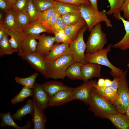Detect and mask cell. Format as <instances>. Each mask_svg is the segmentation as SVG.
Segmentation results:
<instances>
[{
    "label": "cell",
    "instance_id": "1",
    "mask_svg": "<svg viewBox=\"0 0 129 129\" xmlns=\"http://www.w3.org/2000/svg\"><path fill=\"white\" fill-rule=\"evenodd\" d=\"M90 96L89 110L93 112L95 116L106 118L108 113L119 112L116 107L101 95L94 87L91 89Z\"/></svg>",
    "mask_w": 129,
    "mask_h": 129
},
{
    "label": "cell",
    "instance_id": "2",
    "mask_svg": "<svg viewBox=\"0 0 129 129\" xmlns=\"http://www.w3.org/2000/svg\"><path fill=\"white\" fill-rule=\"evenodd\" d=\"M79 7L81 15L86 22L89 32L101 22H105L108 27H112L111 22L108 17L106 12L97 10L91 4H81Z\"/></svg>",
    "mask_w": 129,
    "mask_h": 129
},
{
    "label": "cell",
    "instance_id": "3",
    "mask_svg": "<svg viewBox=\"0 0 129 129\" xmlns=\"http://www.w3.org/2000/svg\"><path fill=\"white\" fill-rule=\"evenodd\" d=\"M112 46V45L109 44L106 48L99 51L92 53H86L85 54V60L86 63H94L107 67L111 70L110 74L112 76H119L123 70L113 65L107 56Z\"/></svg>",
    "mask_w": 129,
    "mask_h": 129
},
{
    "label": "cell",
    "instance_id": "4",
    "mask_svg": "<svg viewBox=\"0 0 129 129\" xmlns=\"http://www.w3.org/2000/svg\"><path fill=\"white\" fill-rule=\"evenodd\" d=\"M71 54L63 55L56 60L48 63L47 70L48 78L63 79L66 76L68 67L75 62Z\"/></svg>",
    "mask_w": 129,
    "mask_h": 129
},
{
    "label": "cell",
    "instance_id": "5",
    "mask_svg": "<svg viewBox=\"0 0 129 129\" xmlns=\"http://www.w3.org/2000/svg\"><path fill=\"white\" fill-rule=\"evenodd\" d=\"M125 71L122 72L117 91L116 99L113 103L118 112L124 114L129 104V88L126 74L129 68V63Z\"/></svg>",
    "mask_w": 129,
    "mask_h": 129
},
{
    "label": "cell",
    "instance_id": "6",
    "mask_svg": "<svg viewBox=\"0 0 129 129\" xmlns=\"http://www.w3.org/2000/svg\"><path fill=\"white\" fill-rule=\"evenodd\" d=\"M86 44V53H92L103 48L107 42L106 34L102 30L100 23L96 25L90 32Z\"/></svg>",
    "mask_w": 129,
    "mask_h": 129
},
{
    "label": "cell",
    "instance_id": "7",
    "mask_svg": "<svg viewBox=\"0 0 129 129\" xmlns=\"http://www.w3.org/2000/svg\"><path fill=\"white\" fill-rule=\"evenodd\" d=\"M87 29V27L86 24L81 29L76 38L69 44L70 53L75 62L83 64L86 63L84 54L86 49V44L84 40V35Z\"/></svg>",
    "mask_w": 129,
    "mask_h": 129
},
{
    "label": "cell",
    "instance_id": "8",
    "mask_svg": "<svg viewBox=\"0 0 129 129\" xmlns=\"http://www.w3.org/2000/svg\"><path fill=\"white\" fill-rule=\"evenodd\" d=\"M18 55L28 62L34 70L39 72L46 79L48 78L47 63L43 56L36 52L30 53L18 52Z\"/></svg>",
    "mask_w": 129,
    "mask_h": 129
},
{
    "label": "cell",
    "instance_id": "9",
    "mask_svg": "<svg viewBox=\"0 0 129 129\" xmlns=\"http://www.w3.org/2000/svg\"><path fill=\"white\" fill-rule=\"evenodd\" d=\"M97 83L96 81L91 80L84 81L79 86L73 88V100L81 101L89 105L90 100L91 90Z\"/></svg>",
    "mask_w": 129,
    "mask_h": 129
},
{
    "label": "cell",
    "instance_id": "10",
    "mask_svg": "<svg viewBox=\"0 0 129 129\" xmlns=\"http://www.w3.org/2000/svg\"><path fill=\"white\" fill-rule=\"evenodd\" d=\"M32 89L33 99L38 109L43 112L46 108L49 106L51 97L43 89L42 84L35 82Z\"/></svg>",
    "mask_w": 129,
    "mask_h": 129
},
{
    "label": "cell",
    "instance_id": "11",
    "mask_svg": "<svg viewBox=\"0 0 129 129\" xmlns=\"http://www.w3.org/2000/svg\"><path fill=\"white\" fill-rule=\"evenodd\" d=\"M69 44L67 43L54 44L48 53L43 57L45 61L47 63H50L62 56L71 54Z\"/></svg>",
    "mask_w": 129,
    "mask_h": 129
},
{
    "label": "cell",
    "instance_id": "12",
    "mask_svg": "<svg viewBox=\"0 0 129 129\" xmlns=\"http://www.w3.org/2000/svg\"><path fill=\"white\" fill-rule=\"evenodd\" d=\"M38 40L36 52L44 57L48 53L54 44V36L43 34L40 35Z\"/></svg>",
    "mask_w": 129,
    "mask_h": 129
},
{
    "label": "cell",
    "instance_id": "13",
    "mask_svg": "<svg viewBox=\"0 0 129 129\" xmlns=\"http://www.w3.org/2000/svg\"><path fill=\"white\" fill-rule=\"evenodd\" d=\"M60 91L51 97L49 106H58L73 100V89Z\"/></svg>",
    "mask_w": 129,
    "mask_h": 129
},
{
    "label": "cell",
    "instance_id": "14",
    "mask_svg": "<svg viewBox=\"0 0 129 129\" xmlns=\"http://www.w3.org/2000/svg\"><path fill=\"white\" fill-rule=\"evenodd\" d=\"M101 69V65L98 64L88 63L83 64L81 70L82 80L86 81L94 77H100Z\"/></svg>",
    "mask_w": 129,
    "mask_h": 129
},
{
    "label": "cell",
    "instance_id": "15",
    "mask_svg": "<svg viewBox=\"0 0 129 129\" xmlns=\"http://www.w3.org/2000/svg\"><path fill=\"white\" fill-rule=\"evenodd\" d=\"M40 34H30L26 35L23 38L20 50L18 52L30 53L36 52Z\"/></svg>",
    "mask_w": 129,
    "mask_h": 129
},
{
    "label": "cell",
    "instance_id": "16",
    "mask_svg": "<svg viewBox=\"0 0 129 129\" xmlns=\"http://www.w3.org/2000/svg\"><path fill=\"white\" fill-rule=\"evenodd\" d=\"M42 85L43 89L51 97L60 91L71 89L73 88L56 81H48L42 84Z\"/></svg>",
    "mask_w": 129,
    "mask_h": 129
},
{
    "label": "cell",
    "instance_id": "17",
    "mask_svg": "<svg viewBox=\"0 0 129 129\" xmlns=\"http://www.w3.org/2000/svg\"><path fill=\"white\" fill-rule=\"evenodd\" d=\"M106 118L109 120L118 129H129V122L124 114L119 112L108 113Z\"/></svg>",
    "mask_w": 129,
    "mask_h": 129
},
{
    "label": "cell",
    "instance_id": "18",
    "mask_svg": "<svg viewBox=\"0 0 129 129\" xmlns=\"http://www.w3.org/2000/svg\"><path fill=\"white\" fill-rule=\"evenodd\" d=\"M6 34L10 37L9 42L15 52H18L22 40L26 35L22 31H19L11 29H9Z\"/></svg>",
    "mask_w": 129,
    "mask_h": 129
},
{
    "label": "cell",
    "instance_id": "19",
    "mask_svg": "<svg viewBox=\"0 0 129 129\" xmlns=\"http://www.w3.org/2000/svg\"><path fill=\"white\" fill-rule=\"evenodd\" d=\"M5 12V17L2 22L4 25L8 29L22 31V27L17 21L16 13L12 9Z\"/></svg>",
    "mask_w": 129,
    "mask_h": 129
},
{
    "label": "cell",
    "instance_id": "20",
    "mask_svg": "<svg viewBox=\"0 0 129 129\" xmlns=\"http://www.w3.org/2000/svg\"><path fill=\"white\" fill-rule=\"evenodd\" d=\"M0 117L1 120L0 126L1 127L8 126L12 127L16 129H28L32 126L31 122L29 120L27 121L25 125L22 127L19 126L14 121L10 111L5 113H0Z\"/></svg>",
    "mask_w": 129,
    "mask_h": 129
},
{
    "label": "cell",
    "instance_id": "21",
    "mask_svg": "<svg viewBox=\"0 0 129 129\" xmlns=\"http://www.w3.org/2000/svg\"><path fill=\"white\" fill-rule=\"evenodd\" d=\"M33 101V110L32 115L34 129H44L47 121L46 117L43 112L39 110L37 108L34 101Z\"/></svg>",
    "mask_w": 129,
    "mask_h": 129
},
{
    "label": "cell",
    "instance_id": "22",
    "mask_svg": "<svg viewBox=\"0 0 129 129\" xmlns=\"http://www.w3.org/2000/svg\"><path fill=\"white\" fill-rule=\"evenodd\" d=\"M119 17L123 24L126 33L120 41L112 45V48H119L122 50L129 49V22L125 20L121 15Z\"/></svg>",
    "mask_w": 129,
    "mask_h": 129
},
{
    "label": "cell",
    "instance_id": "23",
    "mask_svg": "<svg viewBox=\"0 0 129 129\" xmlns=\"http://www.w3.org/2000/svg\"><path fill=\"white\" fill-rule=\"evenodd\" d=\"M33 100L29 99L23 106L11 115L14 120L20 121L25 115L33 113L34 106Z\"/></svg>",
    "mask_w": 129,
    "mask_h": 129
},
{
    "label": "cell",
    "instance_id": "24",
    "mask_svg": "<svg viewBox=\"0 0 129 129\" xmlns=\"http://www.w3.org/2000/svg\"><path fill=\"white\" fill-rule=\"evenodd\" d=\"M22 31L26 35L30 34H40L44 32L51 33L42 25L41 22L37 20L23 27Z\"/></svg>",
    "mask_w": 129,
    "mask_h": 129
},
{
    "label": "cell",
    "instance_id": "25",
    "mask_svg": "<svg viewBox=\"0 0 129 129\" xmlns=\"http://www.w3.org/2000/svg\"><path fill=\"white\" fill-rule=\"evenodd\" d=\"M83 65L81 63L75 62L67 68L66 72V76L72 80H82L81 70Z\"/></svg>",
    "mask_w": 129,
    "mask_h": 129
},
{
    "label": "cell",
    "instance_id": "26",
    "mask_svg": "<svg viewBox=\"0 0 129 129\" xmlns=\"http://www.w3.org/2000/svg\"><path fill=\"white\" fill-rule=\"evenodd\" d=\"M94 87L101 95L113 104L117 97V91L110 86L100 87L97 83Z\"/></svg>",
    "mask_w": 129,
    "mask_h": 129
},
{
    "label": "cell",
    "instance_id": "27",
    "mask_svg": "<svg viewBox=\"0 0 129 129\" xmlns=\"http://www.w3.org/2000/svg\"><path fill=\"white\" fill-rule=\"evenodd\" d=\"M110 4L109 10L106 12L107 15L112 14L113 16L119 20V16L121 15V8L125 0H107Z\"/></svg>",
    "mask_w": 129,
    "mask_h": 129
},
{
    "label": "cell",
    "instance_id": "28",
    "mask_svg": "<svg viewBox=\"0 0 129 129\" xmlns=\"http://www.w3.org/2000/svg\"><path fill=\"white\" fill-rule=\"evenodd\" d=\"M79 6L58 2L55 5L56 11L61 16L71 13H80Z\"/></svg>",
    "mask_w": 129,
    "mask_h": 129
},
{
    "label": "cell",
    "instance_id": "29",
    "mask_svg": "<svg viewBox=\"0 0 129 129\" xmlns=\"http://www.w3.org/2000/svg\"><path fill=\"white\" fill-rule=\"evenodd\" d=\"M86 24V22L83 20L74 24L66 26L64 30L72 41L76 38L81 29Z\"/></svg>",
    "mask_w": 129,
    "mask_h": 129
},
{
    "label": "cell",
    "instance_id": "30",
    "mask_svg": "<svg viewBox=\"0 0 129 129\" xmlns=\"http://www.w3.org/2000/svg\"><path fill=\"white\" fill-rule=\"evenodd\" d=\"M15 52L10 43L8 36L6 34L0 40V57L11 54Z\"/></svg>",
    "mask_w": 129,
    "mask_h": 129
},
{
    "label": "cell",
    "instance_id": "31",
    "mask_svg": "<svg viewBox=\"0 0 129 129\" xmlns=\"http://www.w3.org/2000/svg\"><path fill=\"white\" fill-rule=\"evenodd\" d=\"M38 75V73L36 72L26 77L21 78L16 76L15 77V80L17 83L23 86L32 89Z\"/></svg>",
    "mask_w": 129,
    "mask_h": 129
},
{
    "label": "cell",
    "instance_id": "32",
    "mask_svg": "<svg viewBox=\"0 0 129 129\" xmlns=\"http://www.w3.org/2000/svg\"><path fill=\"white\" fill-rule=\"evenodd\" d=\"M33 93L32 89L23 86L20 92L12 99L11 102L13 104H15L22 102L26 98L32 97Z\"/></svg>",
    "mask_w": 129,
    "mask_h": 129
},
{
    "label": "cell",
    "instance_id": "33",
    "mask_svg": "<svg viewBox=\"0 0 129 129\" xmlns=\"http://www.w3.org/2000/svg\"><path fill=\"white\" fill-rule=\"evenodd\" d=\"M41 11L35 7L32 0H28L27 13L28 15L29 24L37 21Z\"/></svg>",
    "mask_w": 129,
    "mask_h": 129
},
{
    "label": "cell",
    "instance_id": "34",
    "mask_svg": "<svg viewBox=\"0 0 129 129\" xmlns=\"http://www.w3.org/2000/svg\"><path fill=\"white\" fill-rule=\"evenodd\" d=\"M66 26L75 24L83 20L80 12L71 13L61 16Z\"/></svg>",
    "mask_w": 129,
    "mask_h": 129
},
{
    "label": "cell",
    "instance_id": "35",
    "mask_svg": "<svg viewBox=\"0 0 129 129\" xmlns=\"http://www.w3.org/2000/svg\"><path fill=\"white\" fill-rule=\"evenodd\" d=\"M36 9L41 12L55 5L57 2L54 0H32Z\"/></svg>",
    "mask_w": 129,
    "mask_h": 129
},
{
    "label": "cell",
    "instance_id": "36",
    "mask_svg": "<svg viewBox=\"0 0 129 129\" xmlns=\"http://www.w3.org/2000/svg\"><path fill=\"white\" fill-rule=\"evenodd\" d=\"M28 0H17L12 5V9L16 13L21 12H27Z\"/></svg>",
    "mask_w": 129,
    "mask_h": 129
},
{
    "label": "cell",
    "instance_id": "37",
    "mask_svg": "<svg viewBox=\"0 0 129 129\" xmlns=\"http://www.w3.org/2000/svg\"><path fill=\"white\" fill-rule=\"evenodd\" d=\"M56 11L55 5L41 12L37 21L42 22L49 19Z\"/></svg>",
    "mask_w": 129,
    "mask_h": 129
},
{
    "label": "cell",
    "instance_id": "38",
    "mask_svg": "<svg viewBox=\"0 0 129 129\" xmlns=\"http://www.w3.org/2000/svg\"><path fill=\"white\" fill-rule=\"evenodd\" d=\"M66 26L65 22L60 16L52 26L51 32L54 34L59 32L62 30H64Z\"/></svg>",
    "mask_w": 129,
    "mask_h": 129
},
{
    "label": "cell",
    "instance_id": "39",
    "mask_svg": "<svg viewBox=\"0 0 129 129\" xmlns=\"http://www.w3.org/2000/svg\"><path fill=\"white\" fill-rule=\"evenodd\" d=\"M55 42L57 43H70L72 41L65 33L64 30L54 34Z\"/></svg>",
    "mask_w": 129,
    "mask_h": 129
},
{
    "label": "cell",
    "instance_id": "40",
    "mask_svg": "<svg viewBox=\"0 0 129 129\" xmlns=\"http://www.w3.org/2000/svg\"><path fill=\"white\" fill-rule=\"evenodd\" d=\"M16 14L18 22L22 28L29 24V18L27 12H21Z\"/></svg>",
    "mask_w": 129,
    "mask_h": 129
},
{
    "label": "cell",
    "instance_id": "41",
    "mask_svg": "<svg viewBox=\"0 0 129 129\" xmlns=\"http://www.w3.org/2000/svg\"><path fill=\"white\" fill-rule=\"evenodd\" d=\"M60 16H61L56 10L49 19L41 23L42 25L51 32L50 29L52 26L54 24L58 18Z\"/></svg>",
    "mask_w": 129,
    "mask_h": 129
},
{
    "label": "cell",
    "instance_id": "42",
    "mask_svg": "<svg viewBox=\"0 0 129 129\" xmlns=\"http://www.w3.org/2000/svg\"><path fill=\"white\" fill-rule=\"evenodd\" d=\"M56 2L68 3L77 6L81 4L91 5L89 0H54Z\"/></svg>",
    "mask_w": 129,
    "mask_h": 129
},
{
    "label": "cell",
    "instance_id": "43",
    "mask_svg": "<svg viewBox=\"0 0 129 129\" xmlns=\"http://www.w3.org/2000/svg\"><path fill=\"white\" fill-rule=\"evenodd\" d=\"M0 8L5 12L12 9V5L8 0H0Z\"/></svg>",
    "mask_w": 129,
    "mask_h": 129
},
{
    "label": "cell",
    "instance_id": "44",
    "mask_svg": "<svg viewBox=\"0 0 129 129\" xmlns=\"http://www.w3.org/2000/svg\"><path fill=\"white\" fill-rule=\"evenodd\" d=\"M124 13L123 17L129 18V0H125L121 9Z\"/></svg>",
    "mask_w": 129,
    "mask_h": 129
},
{
    "label": "cell",
    "instance_id": "45",
    "mask_svg": "<svg viewBox=\"0 0 129 129\" xmlns=\"http://www.w3.org/2000/svg\"><path fill=\"white\" fill-rule=\"evenodd\" d=\"M120 76L114 77L112 83L109 86L113 87L115 90L117 91L118 87L119 84L120 79Z\"/></svg>",
    "mask_w": 129,
    "mask_h": 129
},
{
    "label": "cell",
    "instance_id": "46",
    "mask_svg": "<svg viewBox=\"0 0 129 129\" xmlns=\"http://www.w3.org/2000/svg\"><path fill=\"white\" fill-rule=\"evenodd\" d=\"M8 29L3 24L2 22H0V40L6 34Z\"/></svg>",
    "mask_w": 129,
    "mask_h": 129
},
{
    "label": "cell",
    "instance_id": "47",
    "mask_svg": "<svg viewBox=\"0 0 129 129\" xmlns=\"http://www.w3.org/2000/svg\"><path fill=\"white\" fill-rule=\"evenodd\" d=\"M105 80L103 78L99 79L97 82V86L100 87L105 86Z\"/></svg>",
    "mask_w": 129,
    "mask_h": 129
},
{
    "label": "cell",
    "instance_id": "48",
    "mask_svg": "<svg viewBox=\"0 0 129 129\" xmlns=\"http://www.w3.org/2000/svg\"><path fill=\"white\" fill-rule=\"evenodd\" d=\"M98 0H89L91 5L96 9L99 10L97 5Z\"/></svg>",
    "mask_w": 129,
    "mask_h": 129
},
{
    "label": "cell",
    "instance_id": "49",
    "mask_svg": "<svg viewBox=\"0 0 129 129\" xmlns=\"http://www.w3.org/2000/svg\"><path fill=\"white\" fill-rule=\"evenodd\" d=\"M112 81L108 79H106L105 80V86H109L112 83Z\"/></svg>",
    "mask_w": 129,
    "mask_h": 129
},
{
    "label": "cell",
    "instance_id": "50",
    "mask_svg": "<svg viewBox=\"0 0 129 129\" xmlns=\"http://www.w3.org/2000/svg\"><path fill=\"white\" fill-rule=\"evenodd\" d=\"M124 114L129 122V104Z\"/></svg>",
    "mask_w": 129,
    "mask_h": 129
},
{
    "label": "cell",
    "instance_id": "51",
    "mask_svg": "<svg viewBox=\"0 0 129 129\" xmlns=\"http://www.w3.org/2000/svg\"><path fill=\"white\" fill-rule=\"evenodd\" d=\"M12 5L16 2L17 0H8Z\"/></svg>",
    "mask_w": 129,
    "mask_h": 129
},
{
    "label": "cell",
    "instance_id": "52",
    "mask_svg": "<svg viewBox=\"0 0 129 129\" xmlns=\"http://www.w3.org/2000/svg\"><path fill=\"white\" fill-rule=\"evenodd\" d=\"M3 15L1 12L0 13V22H3L2 20Z\"/></svg>",
    "mask_w": 129,
    "mask_h": 129
},
{
    "label": "cell",
    "instance_id": "53",
    "mask_svg": "<svg viewBox=\"0 0 129 129\" xmlns=\"http://www.w3.org/2000/svg\"><path fill=\"white\" fill-rule=\"evenodd\" d=\"M127 20L129 22V18L127 19Z\"/></svg>",
    "mask_w": 129,
    "mask_h": 129
}]
</instances>
